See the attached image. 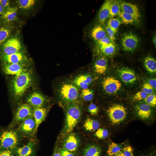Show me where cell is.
I'll list each match as a JSON object with an SVG mask.
<instances>
[{
    "label": "cell",
    "instance_id": "obj_1",
    "mask_svg": "<svg viewBox=\"0 0 156 156\" xmlns=\"http://www.w3.org/2000/svg\"><path fill=\"white\" fill-rule=\"evenodd\" d=\"M22 140L15 128L0 127V150L14 151L21 144Z\"/></svg>",
    "mask_w": 156,
    "mask_h": 156
},
{
    "label": "cell",
    "instance_id": "obj_2",
    "mask_svg": "<svg viewBox=\"0 0 156 156\" xmlns=\"http://www.w3.org/2000/svg\"><path fill=\"white\" fill-rule=\"evenodd\" d=\"M32 79L30 73L24 70L18 76H15L12 82L13 95L15 101H18L31 85Z\"/></svg>",
    "mask_w": 156,
    "mask_h": 156
},
{
    "label": "cell",
    "instance_id": "obj_3",
    "mask_svg": "<svg viewBox=\"0 0 156 156\" xmlns=\"http://www.w3.org/2000/svg\"><path fill=\"white\" fill-rule=\"evenodd\" d=\"M16 126L15 129L22 139L35 138L36 124L32 115L27 117Z\"/></svg>",
    "mask_w": 156,
    "mask_h": 156
},
{
    "label": "cell",
    "instance_id": "obj_4",
    "mask_svg": "<svg viewBox=\"0 0 156 156\" xmlns=\"http://www.w3.org/2000/svg\"><path fill=\"white\" fill-rule=\"evenodd\" d=\"M81 115V111L77 105L73 104L68 108L66 114L64 131L67 134L70 132L78 123Z\"/></svg>",
    "mask_w": 156,
    "mask_h": 156
},
{
    "label": "cell",
    "instance_id": "obj_5",
    "mask_svg": "<svg viewBox=\"0 0 156 156\" xmlns=\"http://www.w3.org/2000/svg\"><path fill=\"white\" fill-rule=\"evenodd\" d=\"M33 109L27 103L19 105L7 127L9 128H14L27 117L32 115Z\"/></svg>",
    "mask_w": 156,
    "mask_h": 156
},
{
    "label": "cell",
    "instance_id": "obj_6",
    "mask_svg": "<svg viewBox=\"0 0 156 156\" xmlns=\"http://www.w3.org/2000/svg\"><path fill=\"white\" fill-rule=\"evenodd\" d=\"M109 118L112 124L116 125L122 122L127 114V109L120 104H114L110 107L107 111Z\"/></svg>",
    "mask_w": 156,
    "mask_h": 156
},
{
    "label": "cell",
    "instance_id": "obj_7",
    "mask_svg": "<svg viewBox=\"0 0 156 156\" xmlns=\"http://www.w3.org/2000/svg\"><path fill=\"white\" fill-rule=\"evenodd\" d=\"M38 144V141L36 138L29 139L26 143L21 144L14 151L15 156H36Z\"/></svg>",
    "mask_w": 156,
    "mask_h": 156
},
{
    "label": "cell",
    "instance_id": "obj_8",
    "mask_svg": "<svg viewBox=\"0 0 156 156\" xmlns=\"http://www.w3.org/2000/svg\"><path fill=\"white\" fill-rule=\"evenodd\" d=\"M61 98L68 102L76 100L79 96L77 88L75 85L69 83H64L61 86L59 90Z\"/></svg>",
    "mask_w": 156,
    "mask_h": 156
},
{
    "label": "cell",
    "instance_id": "obj_9",
    "mask_svg": "<svg viewBox=\"0 0 156 156\" xmlns=\"http://www.w3.org/2000/svg\"><path fill=\"white\" fill-rule=\"evenodd\" d=\"M21 47L18 39L10 38L0 46V55H9L19 52Z\"/></svg>",
    "mask_w": 156,
    "mask_h": 156
},
{
    "label": "cell",
    "instance_id": "obj_10",
    "mask_svg": "<svg viewBox=\"0 0 156 156\" xmlns=\"http://www.w3.org/2000/svg\"><path fill=\"white\" fill-rule=\"evenodd\" d=\"M139 39L135 34L131 32L125 34L121 38V44L123 50L127 52L134 51L138 47Z\"/></svg>",
    "mask_w": 156,
    "mask_h": 156
},
{
    "label": "cell",
    "instance_id": "obj_11",
    "mask_svg": "<svg viewBox=\"0 0 156 156\" xmlns=\"http://www.w3.org/2000/svg\"><path fill=\"white\" fill-rule=\"evenodd\" d=\"M102 86L107 93L112 94L115 93L120 89L121 84L119 80L114 77H108L104 79Z\"/></svg>",
    "mask_w": 156,
    "mask_h": 156
},
{
    "label": "cell",
    "instance_id": "obj_12",
    "mask_svg": "<svg viewBox=\"0 0 156 156\" xmlns=\"http://www.w3.org/2000/svg\"><path fill=\"white\" fill-rule=\"evenodd\" d=\"M120 4L122 11L132 16L135 22L139 21L141 15L139 9L136 5L126 1H122Z\"/></svg>",
    "mask_w": 156,
    "mask_h": 156
},
{
    "label": "cell",
    "instance_id": "obj_13",
    "mask_svg": "<svg viewBox=\"0 0 156 156\" xmlns=\"http://www.w3.org/2000/svg\"><path fill=\"white\" fill-rule=\"evenodd\" d=\"M47 101L45 97L37 92H33L27 99V103L33 108L44 107Z\"/></svg>",
    "mask_w": 156,
    "mask_h": 156
},
{
    "label": "cell",
    "instance_id": "obj_14",
    "mask_svg": "<svg viewBox=\"0 0 156 156\" xmlns=\"http://www.w3.org/2000/svg\"><path fill=\"white\" fill-rule=\"evenodd\" d=\"M0 58L3 64H22L25 59L20 52L9 55H0Z\"/></svg>",
    "mask_w": 156,
    "mask_h": 156
},
{
    "label": "cell",
    "instance_id": "obj_15",
    "mask_svg": "<svg viewBox=\"0 0 156 156\" xmlns=\"http://www.w3.org/2000/svg\"><path fill=\"white\" fill-rule=\"evenodd\" d=\"M22 64H3L2 68L7 75L18 76L25 70Z\"/></svg>",
    "mask_w": 156,
    "mask_h": 156
},
{
    "label": "cell",
    "instance_id": "obj_16",
    "mask_svg": "<svg viewBox=\"0 0 156 156\" xmlns=\"http://www.w3.org/2000/svg\"><path fill=\"white\" fill-rule=\"evenodd\" d=\"M118 73L121 80L125 83H132L136 80L135 72L129 68H122L118 70Z\"/></svg>",
    "mask_w": 156,
    "mask_h": 156
},
{
    "label": "cell",
    "instance_id": "obj_17",
    "mask_svg": "<svg viewBox=\"0 0 156 156\" xmlns=\"http://www.w3.org/2000/svg\"><path fill=\"white\" fill-rule=\"evenodd\" d=\"M151 107L146 103H142L136 105L135 109L137 115L142 120L148 119L152 114Z\"/></svg>",
    "mask_w": 156,
    "mask_h": 156
},
{
    "label": "cell",
    "instance_id": "obj_18",
    "mask_svg": "<svg viewBox=\"0 0 156 156\" xmlns=\"http://www.w3.org/2000/svg\"><path fill=\"white\" fill-rule=\"evenodd\" d=\"M18 8L16 7H10L5 10L0 16V25L8 24L16 18Z\"/></svg>",
    "mask_w": 156,
    "mask_h": 156
},
{
    "label": "cell",
    "instance_id": "obj_19",
    "mask_svg": "<svg viewBox=\"0 0 156 156\" xmlns=\"http://www.w3.org/2000/svg\"><path fill=\"white\" fill-rule=\"evenodd\" d=\"M47 112V109L44 107L33 109L32 116L36 124V133L39 126L45 119Z\"/></svg>",
    "mask_w": 156,
    "mask_h": 156
},
{
    "label": "cell",
    "instance_id": "obj_20",
    "mask_svg": "<svg viewBox=\"0 0 156 156\" xmlns=\"http://www.w3.org/2000/svg\"><path fill=\"white\" fill-rule=\"evenodd\" d=\"M92 81V78L90 75L83 74L75 78L74 80V83L77 86L83 90L88 88Z\"/></svg>",
    "mask_w": 156,
    "mask_h": 156
},
{
    "label": "cell",
    "instance_id": "obj_21",
    "mask_svg": "<svg viewBox=\"0 0 156 156\" xmlns=\"http://www.w3.org/2000/svg\"><path fill=\"white\" fill-rule=\"evenodd\" d=\"M111 1L107 0L102 5L99 12L98 19L101 24H103L109 17V7Z\"/></svg>",
    "mask_w": 156,
    "mask_h": 156
},
{
    "label": "cell",
    "instance_id": "obj_22",
    "mask_svg": "<svg viewBox=\"0 0 156 156\" xmlns=\"http://www.w3.org/2000/svg\"><path fill=\"white\" fill-rule=\"evenodd\" d=\"M79 140L76 135L70 134L66 140L64 144V149L70 152L76 151L78 147Z\"/></svg>",
    "mask_w": 156,
    "mask_h": 156
},
{
    "label": "cell",
    "instance_id": "obj_23",
    "mask_svg": "<svg viewBox=\"0 0 156 156\" xmlns=\"http://www.w3.org/2000/svg\"><path fill=\"white\" fill-rule=\"evenodd\" d=\"M107 60L104 57H101L96 59L93 65V68L95 72L100 75L103 74L105 73L107 70Z\"/></svg>",
    "mask_w": 156,
    "mask_h": 156
},
{
    "label": "cell",
    "instance_id": "obj_24",
    "mask_svg": "<svg viewBox=\"0 0 156 156\" xmlns=\"http://www.w3.org/2000/svg\"><path fill=\"white\" fill-rule=\"evenodd\" d=\"M107 35L105 30L100 25L95 26L91 30L90 33L91 38L97 42L101 40Z\"/></svg>",
    "mask_w": 156,
    "mask_h": 156
},
{
    "label": "cell",
    "instance_id": "obj_25",
    "mask_svg": "<svg viewBox=\"0 0 156 156\" xmlns=\"http://www.w3.org/2000/svg\"><path fill=\"white\" fill-rule=\"evenodd\" d=\"M0 25V46L10 38L12 33V29L8 25Z\"/></svg>",
    "mask_w": 156,
    "mask_h": 156
},
{
    "label": "cell",
    "instance_id": "obj_26",
    "mask_svg": "<svg viewBox=\"0 0 156 156\" xmlns=\"http://www.w3.org/2000/svg\"><path fill=\"white\" fill-rule=\"evenodd\" d=\"M144 65L149 73H155L156 72V61L153 57L148 56L145 57L144 61Z\"/></svg>",
    "mask_w": 156,
    "mask_h": 156
},
{
    "label": "cell",
    "instance_id": "obj_27",
    "mask_svg": "<svg viewBox=\"0 0 156 156\" xmlns=\"http://www.w3.org/2000/svg\"><path fill=\"white\" fill-rule=\"evenodd\" d=\"M101 150L98 146L90 145L84 150L83 156H100Z\"/></svg>",
    "mask_w": 156,
    "mask_h": 156
},
{
    "label": "cell",
    "instance_id": "obj_28",
    "mask_svg": "<svg viewBox=\"0 0 156 156\" xmlns=\"http://www.w3.org/2000/svg\"><path fill=\"white\" fill-rule=\"evenodd\" d=\"M100 52L106 56H109L114 54L116 51V47L113 42L102 45H99Z\"/></svg>",
    "mask_w": 156,
    "mask_h": 156
},
{
    "label": "cell",
    "instance_id": "obj_29",
    "mask_svg": "<svg viewBox=\"0 0 156 156\" xmlns=\"http://www.w3.org/2000/svg\"><path fill=\"white\" fill-rule=\"evenodd\" d=\"M100 124L97 120L91 118H88L86 120L83 126L88 131H94L98 129Z\"/></svg>",
    "mask_w": 156,
    "mask_h": 156
},
{
    "label": "cell",
    "instance_id": "obj_30",
    "mask_svg": "<svg viewBox=\"0 0 156 156\" xmlns=\"http://www.w3.org/2000/svg\"><path fill=\"white\" fill-rule=\"evenodd\" d=\"M120 9V4L118 1H111L109 7L110 18L118 15L121 11Z\"/></svg>",
    "mask_w": 156,
    "mask_h": 156
},
{
    "label": "cell",
    "instance_id": "obj_31",
    "mask_svg": "<svg viewBox=\"0 0 156 156\" xmlns=\"http://www.w3.org/2000/svg\"><path fill=\"white\" fill-rule=\"evenodd\" d=\"M121 22V21L118 18L114 17L110 18L108 21L107 26L116 33Z\"/></svg>",
    "mask_w": 156,
    "mask_h": 156
},
{
    "label": "cell",
    "instance_id": "obj_32",
    "mask_svg": "<svg viewBox=\"0 0 156 156\" xmlns=\"http://www.w3.org/2000/svg\"><path fill=\"white\" fill-rule=\"evenodd\" d=\"M34 0H19L16 1L19 7L24 10H29L33 7L35 3Z\"/></svg>",
    "mask_w": 156,
    "mask_h": 156
},
{
    "label": "cell",
    "instance_id": "obj_33",
    "mask_svg": "<svg viewBox=\"0 0 156 156\" xmlns=\"http://www.w3.org/2000/svg\"><path fill=\"white\" fill-rule=\"evenodd\" d=\"M118 15L121 19V22L126 24H132L135 21L130 14L121 11Z\"/></svg>",
    "mask_w": 156,
    "mask_h": 156
},
{
    "label": "cell",
    "instance_id": "obj_34",
    "mask_svg": "<svg viewBox=\"0 0 156 156\" xmlns=\"http://www.w3.org/2000/svg\"><path fill=\"white\" fill-rule=\"evenodd\" d=\"M121 150V146L120 145L112 142L109 145L107 151V154L113 156L120 152Z\"/></svg>",
    "mask_w": 156,
    "mask_h": 156
},
{
    "label": "cell",
    "instance_id": "obj_35",
    "mask_svg": "<svg viewBox=\"0 0 156 156\" xmlns=\"http://www.w3.org/2000/svg\"><path fill=\"white\" fill-rule=\"evenodd\" d=\"M81 95L83 100L89 101L92 100L93 98V92L92 90L88 88L83 89Z\"/></svg>",
    "mask_w": 156,
    "mask_h": 156
},
{
    "label": "cell",
    "instance_id": "obj_36",
    "mask_svg": "<svg viewBox=\"0 0 156 156\" xmlns=\"http://www.w3.org/2000/svg\"><path fill=\"white\" fill-rule=\"evenodd\" d=\"M145 103L151 107H155L156 105V96L153 93L148 95L146 98L144 99Z\"/></svg>",
    "mask_w": 156,
    "mask_h": 156
},
{
    "label": "cell",
    "instance_id": "obj_37",
    "mask_svg": "<svg viewBox=\"0 0 156 156\" xmlns=\"http://www.w3.org/2000/svg\"><path fill=\"white\" fill-rule=\"evenodd\" d=\"M109 132L106 129L100 128L98 129L95 133V136L100 139L106 138L108 135Z\"/></svg>",
    "mask_w": 156,
    "mask_h": 156
},
{
    "label": "cell",
    "instance_id": "obj_38",
    "mask_svg": "<svg viewBox=\"0 0 156 156\" xmlns=\"http://www.w3.org/2000/svg\"><path fill=\"white\" fill-rule=\"evenodd\" d=\"M148 94L142 90L137 92L133 96L132 99L134 101H140L144 99L147 96Z\"/></svg>",
    "mask_w": 156,
    "mask_h": 156
},
{
    "label": "cell",
    "instance_id": "obj_39",
    "mask_svg": "<svg viewBox=\"0 0 156 156\" xmlns=\"http://www.w3.org/2000/svg\"><path fill=\"white\" fill-rule=\"evenodd\" d=\"M141 90L148 95L153 93L154 89L147 82H146L143 84Z\"/></svg>",
    "mask_w": 156,
    "mask_h": 156
},
{
    "label": "cell",
    "instance_id": "obj_40",
    "mask_svg": "<svg viewBox=\"0 0 156 156\" xmlns=\"http://www.w3.org/2000/svg\"><path fill=\"white\" fill-rule=\"evenodd\" d=\"M105 31L108 35V37L110 40L113 43L115 39V32L107 25L106 27Z\"/></svg>",
    "mask_w": 156,
    "mask_h": 156
},
{
    "label": "cell",
    "instance_id": "obj_41",
    "mask_svg": "<svg viewBox=\"0 0 156 156\" xmlns=\"http://www.w3.org/2000/svg\"><path fill=\"white\" fill-rule=\"evenodd\" d=\"M88 109L90 113L92 115L97 114L99 110L98 106L93 103H91L89 105Z\"/></svg>",
    "mask_w": 156,
    "mask_h": 156
},
{
    "label": "cell",
    "instance_id": "obj_42",
    "mask_svg": "<svg viewBox=\"0 0 156 156\" xmlns=\"http://www.w3.org/2000/svg\"><path fill=\"white\" fill-rule=\"evenodd\" d=\"M133 151L132 147L128 146L124 148L122 151L125 156H133Z\"/></svg>",
    "mask_w": 156,
    "mask_h": 156
},
{
    "label": "cell",
    "instance_id": "obj_43",
    "mask_svg": "<svg viewBox=\"0 0 156 156\" xmlns=\"http://www.w3.org/2000/svg\"><path fill=\"white\" fill-rule=\"evenodd\" d=\"M0 156H16L14 151L10 149L0 150Z\"/></svg>",
    "mask_w": 156,
    "mask_h": 156
},
{
    "label": "cell",
    "instance_id": "obj_44",
    "mask_svg": "<svg viewBox=\"0 0 156 156\" xmlns=\"http://www.w3.org/2000/svg\"><path fill=\"white\" fill-rule=\"evenodd\" d=\"M97 42L99 46L105 45L112 42L109 38L107 36Z\"/></svg>",
    "mask_w": 156,
    "mask_h": 156
},
{
    "label": "cell",
    "instance_id": "obj_45",
    "mask_svg": "<svg viewBox=\"0 0 156 156\" xmlns=\"http://www.w3.org/2000/svg\"><path fill=\"white\" fill-rule=\"evenodd\" d=\"M0 4L5 10L10 7V1L8 0H0Z\"/></svg>",
    "mask_w": 156,
    "mask_h": 156
},
{
    "label": "cell",
    "instance_id": "obj_46",
    "mask_svg": "<svg viewBox=\"0 0 156 156\" xmlns=\"http://www.w3.org/2000/svg\"><path fill=\"white\" fill-rule=\"evenodd\" d=\"M154 89L156 88V79L155 78H151L149 79L147 82Z\"/></svg>",
    "mask_w": 156,
    "mask_h": 156
},
{
    "label": "cell",
    "instance_id": "obj_47",
    "mask_svg": "<svg viewBox=\"0 0 156 156\" xmlns=\"http://www.w3.org/2000/svg\"><path fill=\"white\" fill-rule=\"evenodd\" d=\"M60 152L62 156H74L72 153L65 149L61 150Z\"/></svg>",
    "mask_w": 156,
    "mask_h": 156
},
{
    "label": "cell",
    "instance_id": "obj_48",
    "mask_svg": "<svg viewBox=\"0 0 156 156\" xmlns=\"http://www.w3.org/2000/svg\"><path fill=\"white\" fill-rule=\"evenodd\" d=\"M5 11V10L0 4V16L2 15Z\"/></svg>",
    "mask_w": 156,
    "mask_h": 156
},
{
    "label": "cell",
    "instance_id": "obj_49",
    "mask_svg": "<svg viewBox=\"0 0 156 156\" xmlns=\"http://www.w3.org/2000/svg\"><path fill=\"white\" fill-rule=\"evenodd\" d=\"M52 156H62L60 152L55 151Z\"/></svg>",
    "mask_w": 156,
    "mask_h": 156
},
{
    "label": "cell",
    "instance_id": "obj_50",
    "mask_svg": "<svg viewBox=\"0 0 156 156\" xmlns=\"http://www.w3.org/2000/svg\"><path fill=\"white\" fill-rule=\"evenodd\" d=\"M112 156H125L122 151L119 153Z\"/></svg>",
    "mask_w": 156,
    "mask_h": 156
},
{
    "label": "cell",
    "instance_id": "obj_51",
    "mask_svg": "<svg viewBox=\"0 0 156 156\" xmlns=\"http://www.w3.org/2000/svg\"><path fill=\"white\" fill-rule=\"evenodd\" d=\"M156 36H155L153 39V42L154 44V45L156 46Z\"/></svg>",
    "mask_w": 156,
    "mask_h": 156
},
{
    "label": "cell",
    "instance_id": "obj_52",
    "mask_svg": "<svg viewBox=\"0 0 156 156\" xmlns=\"http://www.w3.org/2000/svg\"></svg>",
    "mask_w": 156,
    "mask_h": 156
}]
</instances>
